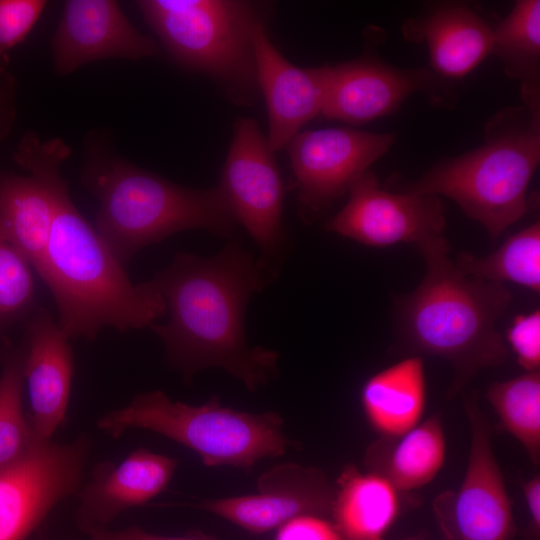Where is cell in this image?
Segmentation results:
<instances>
[{
	"label": "cell",
	"instance_id": "6da1fadb",
	"mask_svg": "<svg viewBox=\"0 0 540 540\" xmlns=\"http://www.w3.org/2000/svg\"><path fill=\"white\" fill-rule=\"evenodd\" d=\"M60 137L43 140L26 132L13 159L42 178L54 201L48 248L37 272L58 310V324L69 339H94L103 328L121 332L150 327L166 314L153 280L133 284L124 265L73 203L60 168L71 155Z\"/></svg>",
	"mask_w": 540,
	"mask_h": 540
},
{
	"label": "cell",
	"instance_id": "7a4b0ae2",
	"mask_svg": "<svg viewBox=\"0 0 540 540\" xmlns=\"http://www.w3.org/2000/svg\"><path fill=\"white\" fill-rule=\"evenodd\" d=\"M152 280L169 317L150 328L186 378L220 367L255 391L277 373L278 353L250 348L245 340L246 304L262 282L251 254L238 244L209 258L179 252Z\"/></svg>",
	"mask_w": 540,
	"mask_h": 540
},
{
	"label": "cell",
	"instance_id": "3957f363",
	"mask_svg": "<svg viewBox=\"0 0 540 540\" xmlns=\"http://www.w3.org/2000/svg\"><path fill=\"white\" fill-rule=\"evenodd\" d=\"M83 148L82 183L99 203L95 229L124 266L180 231L233 233L237 222L218 187H184L138 167L116 152L106 132H89Z\"/></svg>",
	"mask_w": 540,
	"mask_h": 540
},
{
	"label": "cell",
	"instance_id": "277c9868",
	"mask_svg": "<svg viewBox=\"0 0 540 540\" xmlns=\"http://www.w3.org/2000/svg\"><path fill=\"white\" fill-rule=\"evenodd\" d=\"M418 246L427 271L417 289L400 302V332L412 351L452 365L454 378L447 395L451 398L481 369L497 367L507 359L496 321L512 295L501 283L464 274L449 259L443 235Z\"/></svg>",
	"mask_w": 540,
	"mask_h": 540
},
{
	"label": "cell",
	"instance_id": "5b68a950",
	"mask_svg": "<svg viewBox=\"0 0 540 540\" xmlns=\"http://www.w3.org/2000/svg\"><path fill=\"white\" fill-rule=\"evenodd\" d=\"M540 162V111L504 107L485 124L484 143L446 158L400 192L444 195L491 238L529 211L528 186Z\"/></svg>",
	"mask_w": 540,
	"mask_h": 540
},
{
	"label": "cell",
	"instance_id": "8992f818",
	"mask_svg": "<svg viewBox=\"0 0 540 540\" xmlns=\"http://www.w3.org/2000/svg\"><path fill=\"white\" fill-rule=\"evenodd\" d=\"M283 423L273 411L243 412L221 405L217 398L191 405L156 390L107 412L97 426L113 438L129 429L152 431L191 449L207 467L250 470L259 460L282 456L295 446L283 433Z\"/></svg>",
	"mask_w": 540,
	"mask_h": 540
},
{
	"label": "cell",
	"instance_id": "52a82bcc",
	"mask_svg": "<svg viewBox=\"0 0 540 540\" xmlns=\"http://www.w3.org/2000/svg\"><path fill=\"white\" fill-rule=\"evenodd\" d=\"M145 21L180 66L211 77L240 105L259 92L253 31L262 20L245 1L141 0Z\"/></svg>",
	"mask_w": 540,
	"mask_h": 540
},
{
	"label": "cell",
	"instance_id": "ba28073f",
	"mask_svg": "<svg viewBox=\"0 0 540 540\" xmlns=\"http://www.w3.org/2000/svg\"><path fill=\"white\" fill-rule=\"evenodd\" d=\"M470 427L468 464L456 490L438 494L433 516L443 540H515L512 500L491 443V426L476 393L464 401Z\"/></svg>",
	"mask_w": 540,
	"mask_h": 540
},
{
	"label": "cell",
	"instance_id": "9c48e42d",
	"mask_svg": "<svg viewBox=\"0 0 540 540\" xmlns=\"http://www.w3.org/2000/svg\"><path fill=\"white\" fill-rule=\"evenodd\" d=\"M89 450L85 436L65 444L36 440L0 469V540H26L57 504L78 494Z\"/></svg>",
	"mask_w": 540,
	"mask_h": 540
},
{
	"label": "cell",
	"instance_id": "30bf717a",
	"mask_svg": "<svg viewBox=\"0 0 540 540\" xmlns=\"http://www.w3.org/2000/svg\"><path fill=\"white\" fill-rule=\"evenodd\" d=\"M416 93L440 107H454L457 102L454 81L432 69L398 68L374 55H365L332 66L321 115L361 124L389 115Z\"/></svg>",
	"mask_w": 540,
	"mask_h": 540
},
{
	"label": "cell",
	"instance_id": "8fae6325",
	"mask_svg": "<svg viewBox=\"0 0 540 540\" xmlns=\"http://www.w3.org/2000/svg\"><path fill=\"white\" fill-rule=\"evenodd\" d=\"M395 141L394 133L351 128L299 132L288 152L302 211L308 217L322 214Z\"/></svg>",
	"mask_w": 540,
	"mask_h": 540
},
{
	"label": "cell",
	"instance_id": "7c38bea8",
	"mask_svg": "<svg viewBox=\"0 0 540 540\" xmlns=\"http://www.w3.org/2000/svg\"><path fill=\"white\" fill-rule=\"evenodd\" d=\"M236 222L242 224L264 255L282 240V179L268 141L250 118H240L218 187Z\"/></svg>",
	"mask_w": 540,
	"mask_h": 540
},
{
	"label": "cell",
	"instance_id": "4fadbf2b",
	"mask_svg": "<svg viewBox=\"0 0 540 540\" xmlns=\"http://www.w3.org/2000/svg\"><path fill=\"white\" fill-rule=\"evenodd\" d=\"M346 205L328 220V231L367 246L401 242L420 245L443 235L446 225L439 196L382 189L369 169L350 186Z\"/></svg>",
	"mask_w": 540,
	"mask_h": 540
},
{
	"label": "cell",
	"instance_id": "5bb4252c",
	"mask_svg": "<svg viewBox=\"0 0 540 540\" xmlns=\"http://www.w3.org/2000/svg\"><path fill=\"white\" fill-rule=\"evenodd\" d=\"M254 494L205 499L188 504L252 533L262 534L301 515L330 518L334 485L317 467L287 462L272 466L256 482Z\"/></svg>",
	"mask_w": 540,
	"mask_h": 540
},
{
	"label": "cell",
	"instance_id": "9a60e30c",
	"mask_svg": "<svg viewBox=\"0 0 540 540\" xmlns=\"http://www.w3.org/2000/svg\"><path fill=\"white\" fill-rule=\"evenodd\" d=\"M158 43L139 32L114 0H68L52 38L54 71L65 76L98 60L156 56Z\"/></svg>",
	"mask_w": 540,
	"mask_h": 540
},
{
	"label": "cell",
	"instance_id": "2e32d148",
	"mask_svg": "<svg viewBox=\"0 0 540 540\" xmlns=\"http://www.w3.org/2000/svg\"><path fill=\"white\" fill-rule=\"evenodd\" d=\"M258 87L268 111V145L274 153L321 114L332 66L302 68L291 64L269 40L262 22L253 31Z\"/></svg>",
	"mask_w": 540,
	"mask_h": 540
},
{
	"label": "cell",
	"instance_id": "e0dca14e",
	"mask_svg": "<svg viewBox=\"0 0 540 540\" xmlns=\"http://www.w3.org/2000/svg\"><path fill=\"white\" fill-rule=\"evenodd\" d=\"M25 323L23 379L30 408L28 421L36 440H50L68 409L74 370L72 348L45 308H34Z\"/></svg>",
	"mask_w": 540,
	"mask_h": 540
},
{
	"label": "cell",
	"instance_id": "ac0fdd59",
	"mask_svg": "<svg viewBox=\"0 0 540 540\" xmlns=\"http://www.w3.org/2000/svg\"><path fill=\"white\" fill-rule=\"evenodd\" d=\"M493 28L468 3L438 1L406 19L401 31L407 41L427 45L435 73L455 81L492 53Z\"/></svg>",
	"mask_w": 540,
	"mask_h": 540
},
{
	"label": "cell",
	"instance_id": "d6986e66",
	"mask_svg": "<svg viewBox=\"0 0 540 540\" xmlns=\"http://www.w3.org/2000/svg\"><path fill=\"white\" fill-rule=\"evenodd\" d=\"M177 466L175 458L143 448L131 452L118 464L97 465L91 479L78 492L79 527L83 531L106 527L120 513L148 503L167 488Z\"/></svg>",
	"mask_w": 540,
	"mask_h": 540
},
{
	"label": "cell",
	"instance_id": "ffe728a7",
	"mask_svg": "<svg viewBox=\"0 0 540 540\" xmlns=\"http://www.w3.org/2000/svg\"><path fill=\"white\" fill-rule=\"evenodd\" d=\"M445 457L443 423L435 414L402 434L374 440L365 450L363 465L404 494L433 481Z\"/></svg>",
	"mask_w": 540,
	"mask_h": 540
},
{
	"label": "cell",
	"instance_id": "44dd1931",
	"mask_svg": "<svg viewBox=\"0 0 540 540\" xmlns=\"http://www.w3.org/2000/svg\"><path fill=\"white\" fill-rule=\"evenodd\" d=\"M334 488L330 519L340 540H386L403 509L402 493L353 464L343 468Z\"/></svg>",
	"mask_w": 540,
	"mask_h": 540
},
{
	"label": "cell",
	"instance_id": "7402d4cb",
	"mask_svg": "<svg viewBox=\"0 0 540 540\" xmlns=\"http://www.w3.org/2000/svg\"><path fill=\"white\" fill-rule=\"evenodd\" d=\"M54 214V201L42 178L0 172V231L36 272L46 255Z\"/></svg>",
	"mask_w": 540,
	"mask_h": 540
},
{
	"label": "cell",
	"instance_id": "603a6c76",
	"mask_svg": "<svg viewBox=\"0 0 540 540\" xmlns=\"http://www.w3.org/2000/svg\"><path fill=\"white\" fill-rule=\"evenodd\" d=\"M361 406L380 436L399 435L419 424L426 406L422 358H405L369 377L361 389Z\"/></svg>",
	"mask_w": 540,
	"mask_h": 540
},
{
	"label": "cell",
	"instance_id": "cb8c5ba5",
	"mask_svg": "<svg viewBox=\"0 0 540 540\" xmlns=\"http://www.w3.org/2000/svg\"><path fill=\"white\" fill-rule=\"evenodd\" d=\"M505 73L521 84L523 105L540 111V1H516L493 28V47Z\"/></svg>",
	"mask_w": 540,
	"mask_h": 540
},
{
	"label": "cell",
	"instance_id": "d4e9b609",
	"mask_svg": "<svg viewBox=\"0 0 540 540\" xmlns=\"http://www.w3.org/2000/svg\"><path fill=\"white\" fill-rule=\"evenodd\" d=\"M485 397L499 417V427L524 448L531 463H540V372L492 383Z\"/></svg>",
	"mask_w": 540,
	"mask_h": 540
},
{
	"label": "cell",
	"instance_id": "484cf974",
	"mask_svg": "<svg viewBox=\"0 0 540 540\" xmlns=\"http://www.w3.org/2000/svg\"><path fill=\"white\" fill-rule=\"evenodd\" d=\"M455 265L466 275L490 282H513L540 291V222L509 237L493 254L478 258L461 252Z\"/></svg>",
	"mask_w": 540,
	"mask_h": 540
},
{
	"label": "cell",
	"instance_id": "4316f807",
	"mask_svg": "<svg viewBox=\"0 0 540 540\" xmlns=\"http://www.w3.org/2000/svg\"><path fill=\"white\" fill-rule=\"evenodd\" d=\"M24 350L7 355L0 375V469L22 458L36 439L23 410Z\"/></svg>",
	"mask_w": 540,
	"mask_h": 540
},
{
	"label": "cell",
	"instance_id": "83f0119b",
	"mask_svg": "<svg viewBox=\"0 0 540 540\" xmlns=\"http://www.w3.org/2000/svg\"><path fill=\"white\" fill-rule=\"evenodd\" d=\"M32 267L0 231V335L34 307Z\"/></svg>",
	"mask_w": 540,
	"mask_h": 540
},
{
	"label": "cell",
	"instance_id": "f1b7e54d",
	"mask_svg": "<svg viewBox=\"0 0 540 540\" xmlns=\"http://www.w3.org/2000/svg\"><path fill=\"white\" fill-rule=\"evenodd\" d=\"M46 6L45 0H0V67H8L10 52L26 39Z\"/></svg>",
	"mask_w": 540,
	"mask_h": 540
},
{
	"label": "cell",
	"instance_id": "f546056e",
	"mask_svg": "<svg viewBox=\"0 0 540 540\" xmlns=\"http://www.w3.org/2000/svg\"><path fill=\"white\" fill-rule=\"evenodd\" d=\"M506 339L525 372L540 369V311L517 315L506 331Z\"/></svg>",
	"mask_w": 540,
	"mask_h": 540
},
{
	"label": "cell",
	"instance_id": "4dcf8cb0",
	"mask_svg": "<svg viewBox=\"0 0 540 540\" xmlns=\"http://www.w3.org/2000/svg\"><path fill=\"white\" fill-rule=\"evenodd\" d=\"M275 540H340V538L330 518L301 515L280 526Z\"/></svg>",
	"mask_w": 540,
	"mask_h": 540
},
{
	"label": "cell",
	"instance_id": "1f68e13d",
	"mask_svg": "<svg viewBox=\"0 0 540 540\" xmlns=\"http://www.w3.org/2000/svg\"><path fill=\"white\" fill-rule=\"evenodd\" d=\"M17 83L8 67H0V141L11 133L17 116Z\"/></svg>",
	"mask_w": 540,
	"mask_h": 540
},
{
	"label": "cell",
	"instance_id": "d6a6232c",
	"mask_svg": "<svg viewBox=\"0 0 540 540\" xmlns=\"http://www.w3.org/2000/svg\"><path fill=\"white\" fill-rule=\"evenodd\" d=\"M84 532L91 540H214L212 537L202 534L163 536L147 532L137 526L118 531L108 530L106 527H93Z\"/></svg>",
	"mask_w": 540,
	"mask_h": 540
},
{
	"label": "cell",
	"instance_id": "836d02e7",
	"mask_svg": "<svg viewBox=\"0 0 540 540\" xmlns=\"http://www.w3.org/2000/svg\"><path fill=\"white\" fill-rule=\"evenodd\" d=\"M528 519L524 540H540V476L523 480L521 485Z\"/></svg>",
	"mask_w": 540,
	"mask_h": 540
}]
</instances>
